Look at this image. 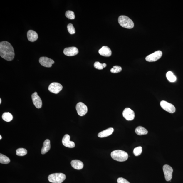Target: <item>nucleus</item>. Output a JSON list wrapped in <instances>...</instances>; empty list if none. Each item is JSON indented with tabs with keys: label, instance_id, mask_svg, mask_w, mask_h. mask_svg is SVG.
Returning a JSON list of instances; mask_svg holds the SVG:
<instances>
[{
	"label": "nucleus",
	"instance_id": "obj_1",
	"mask_svg": "<svg viewBox=\"0 0 183 183\" xmlns=\"http://www.w3.org/2000/svg\"><path fill=\"white\" fill-rule=\"evenodd\" d=\"M0 56L9 61H11L14 59L15 56L14 48L8 42L3 41L0 43Z\"/></svg>",
	"mask_w": 183,
	"mask_h": 183
},
{
	"label": "nucleus",
	"instance_id": "obj_2",
	"mask_svg": "<svg viewBox=\"0 0 183 183\" xmlns=\"http://www.w3.org/2000/svg\"><path fill=\"white\" fill-rule=\"evenodd\" d=\"M111 155L113 160L120 162H125L128 158V155L126 152L121 150L112 152Z\"/></svg>",
	"mask_w": 183,
	"mask_h": 183
},
{
	"label": "nucleus",
	"instance_id": "obj_3",
	"mask_svg": "<svg viewBox=\"0 0 183 183\" xmlns=\"http://www.w3.org/2000/svg\"><path fill=\"white\" fill-rule=\"evenodd\" d=\"M118 21L120 25L122 27L131 29L134 26V23L133 21L128 17L125 15H122L118 18Z\"/></svg>",
	"mask_w": 183,
	"mask_h": 183
},
{
	"label": "nucleus",
	"instance_id": "obj_4",
	"mask_svg": "<svg viewBox=\"0 0 183 183\" xmlns=\"http://www.w3.org/2000/svg\"><path fill=\"white\" fill-rule=\"evenodd\" d=\"M66 176L62 173L52 174L48 176V179L49 181L53 183H61L64 181Z\"/></svg>",
	"mask_w": 183,
	"mask_h": 183
},
{
	"label": "nucleus",
	"instance_id": "obj_5",
	"mask_svg": "<svg viewBox=\"0 0 183 183\" xmlns=\"http://www.w3.org/2000/svg\"><path fill=\"white\" fill-rule=\"evenodd\" d=\"M160 105L163 109L169 113H173L176 111L174 106L166 101L162 100L161 101Z\"/></svg>",
	"mask_w": 183,
	"mask_h": 183
},
{
	"label": "nucleus",
	"instance_id": "obj_6",
	"mask_svg": "<svg viewBox=\"0 0 183 183\" xmlns=\"http://www.w3.org/2000/svg\"><path fill=\"white\" fill-rule=\"evenodd\" d=\"M163 171L165 179L167 181H170L172 177L173 169L168 165H164L163 167Z\"/></svg>",
	"mask_w": 183,
	"mask_h": 183
},
{
	"label": "nucleus",
	"instance_id": "obj_7",
	"mask_svg": "<svg viewBox=\"0 0 183 183\" xmlns=\"http://www.w3.org/2000/svg\"><path fill=\"white\" fill-rule=\"evenodd\" d=\"M76 108L78 114L81 116H84L87 113L88 108L82 102L78 103L76 105Z\"/></svg>",
	"mask_w": 183,
	"mask_h": 183
},
{
	"label": "nucleus",
	"instance_id": "obj_8",
	"mask_svg": "<svg viewBox=\"0 0 183 183\" xmlns=\"http://www.w3.org/2000/svg\"><path fill=\"white\" fill-rule=\"evenodd\" d=\"M162 53L160 50L157 51L150 54L145 58V60L148 62H154L157 61L162 57Z\"/></svg>",
	"mask_w": 183,
	"mask_h": 183
},
{
	"label": "nucleus",
	"instance_id": "obj_9",
	"mask_svg": "<svg viewBox=\"0 0 183 183\" xmlns=\"http://www.w3.org/2000/svg\"><path fill=\"white\" fill-rule=\"evenodd\" d=\"M63 87L61 84L58 83H53L49 85L48 90L52 93L57 94L63 89Z\"/></svg>",
	"mask_w": 183,
	"mask_h": 183
},
{
	"label": "nucleus",
	"instance_id": "obj_10",
	"mask_svg": "<svg viewBox=\"0 0 183 183\" xmlns=\"http://www.w3.org/2000/svg\"><path fill=\"white\" fill-rule=\"evenodd\" d=\"M122 115L123 117L127 120H133L135 118V115L134 112L129 108H127L123 110Z\"/></svg>",
	"mask_w": 183,
	"mask_h": 183
},
{
	"label": "nucleus",
	"instance_id": "obj_11",
	"mask_svg": "<svg viewBox=\"0 0 183 183\" xmlns=\"http://www.w3.org/2000/svg\"><path fill=\"white\" fill-rule=\"evenodd\" d=\"M39 62L44 67L50 68L52 67V64L54 63V61L47 57H42L39 58Z\"/></svg>",
	"mask_w": 183,
	"mask_h": 183
},
{
	"label": "nucleus",
	"instance_id": "obj_12",
	"mask_svg": "<svg viewBox=\"0 0 183 183\" xmlns=\"http://www.w3.org/2000/svg\"><path fill=\"white\" fill-rule=\"evenodd\" d=\"M32 98L35 107L38 109L41 108L42 106V101L37 92H35L32 94Z\"/></svg>",
	"mask_w": 183,
	"mask_h": 183
},
{
	"label": "nucleus",
	"instance_id": "obj_13",
	"mask_svg": "<svg viewBox=\"0 0 183 183\" xmlns=\"http://www.w3.org/2000/svg\"><path fill=\"white\" fill-rule=\"evenodd\" d=\"M70 137L68 134H66L63 138L62 142L64 146L69 148H74L75 146V143L73 142L70 140Z\"/></svg>",
	"mask_w": 183,
	"mask_h": 183
},
{
	"label": "nucleus",
	"instance_id": "obj_14",
	"mask_svg": "<svg viewBox=\"0 0 183 183\" xmlns=\"http://www.w3.org/2000/svg\"><path fill=\"white\" fill-rule=\"evenodd\" d=\"M78 48L75 47L66 48L63 50V53L66 56H72L78 54Z\"/></svg>",
	"mask_w": 183,
	"mask_h": 183
},
{
	"label": "nucleus",
	"instance_id": "obj_15",
	"mask_svg": "<svg viewBox=\"0 0 183 183\" xmlns=\"http://www.w3.org/2000/svg\"><path fill=\"white\" fill-rule=\"evenodd\" d=\"M99 53L101 56L105 57H110L111 56L112 51L107 46H103L99 50Z\"/></svg>",
	"mask_w": 183,
	"mask_h": 183
},
{
	"label": "nucleus",
	"instance_id": "obj_16",
	"mask_svg": "<svg viewBox=\"0 0 183 183\" xmlns=\"http://www.w3.org/2000/svg\"><path fill=\"white\" fill-rule=\"evenodd\" d=\"M27 36L28 40L32 42L36 41L38 38V35L37 33L32 30L28 31Z\"/></svg>",
	"mask_w": 183,
	"mask_h": 183
},
{
	"label": "nucleus",
	"instance_id": "obj_17",
	"mask_svg": "<svg viewBox=\"0 0 183 183\" xmlns=\"http://www.w3.org/2000/svg\"><path fill=\"white\" fill-rule=\"evenodd\" d=\"M114 131V130L113 128H109L108 129L100 132L98 134V137L100 138L107 137L111 135L113 133Z\"/></svg>",
	"mask_w": 183,
	"mask_h": 183
},
{
	"label": "nucleus",
	"instance_id": "obj_18",
	"mask_svg": "<svg viewBox=\"0 0 183 183\" xmlns=\"http://www.w3.org/2000/svg\"><path fill=\"white\" fill-rule=\"evenodd\" d=\"M72 167L74 169L80 170L82 169L83 167V162L81 161L78 160H74L71 162Z\"/></svg>",
	"mask_w": 183,
	"mask_h": 183
},
{
	"label": "nucleus",
	"instance_id": "obj_19",
	"mask_svg": "<svg viewBox=\"0 0 183 183\" xmlns=\"http://www.w3.org/2000/svg\"><path fill=\"white\" fill-rule=\"evenodd\" d=\"M50 148V141L49 140L47 139L43 143V147L41 150V154H44L47 153L49 150Z\"/></svg>",
	"mask_w": 183,
	"mask_h": 183
},
{
	"label": "nucleus",
	"instance_id": "obj_20",
	"mask_svg": "<svg viewBox=\"0 0 183 183\" xmlns=\"http://www.w3.org/2000/svg\"><path fill=\"white\" fill-rule=\"evenodd\" d=\"M135 132L139 135H146L148 133L147 130L142 126H139L137 127L135 130Z\"/></svg>",
	"mask_w": 183,
	"mask_h": 183
},
{
	"label": "nucleus",
	"instance_id": "obj_21",
	"mask_svg": "<svg viewBox=\"0 0 183 183\" xmlns=\"http://www.w3.org/2000/svg\"><path fill=\"white\" fill-rule=\"evenodd\" d=\"M3 120L7 122H9L12 121L13 119V116L9 112H5L2 116Z\"/></svg>",
	"mask_w": 183,
	"mask_h": 183
},
{
	"label": "nucleus",
	"instance_id": "obj_22",
	"mask_svg": "<svg viewBox=\"0 0 183 183\" xmlns=\"http://www.w3.org/2000/svg\"><path fill=\"white\" fill-rule=\"evenodd\" d=\"M10 162V160L7 156L3 155V154H0V163L2 164H7Z\"/></svg>",
	"mask_w": 183,
	"mask_h": 183
},
{
	"label": "nucleus",
	"instance_id": "obj_23",
	"mask_svg": "<svg viewBox=\"0 0 183 183\" xmlns=\"http://www.w3.org/2000/svg\"><path fill=\"white\" fill-rule=\"evenodd\" d=\"M166 76L167 79L171 82H174L176 80V77L171 71H169L167 73Z\"/></svg>",
	"mask_w": 183,
	"mask_h": 183
},
{
	"label": "nucleus",
	"instance_id": "obj_24",
	"mask_svg": "<svg viewBox=\"0 0 183 183\" xmlns=\"http://www.w3.org/2000/svg\"><path fill=\"white\" fill-rule=\"evenodd\" d=\"M27 153V151L26 149L20 148L17 149L16 150V155L19 156H23Z\"/></svg>",
	"mask_w": 183,
	"mask_h": 183
},
{
	"label": "nucleus",
	"instance_id": "obj_25",
	"mask_svg": "<svg viewBox=\"0 0 183 183\" xmlns=\"http://www.w3.org/2000/svg\"><path fill=\"white\" fill-rule=\"evenodd\" d=\"M106 64L105 63H101L98 61L96 62L94 64V67L98 70H102L103 68L106 67Z\"/></svg>",
	"mask_w": 183,
	"mask_h": 183
},
{
	"label": "nucleus",
	"instance_id": "obj_26",
	"mask_svg": "<svg viewBox=\"0 0 183 183\" xmlns=\"http://www.w3.org/2000/svg\"><path fill=\"white\" fill-rule=\"evenodd\" d=\"M122 67L120 66H113L110 70L111 72L113 73H117L122 71Z\"/></svg>",
	"mask_w": 183,
	"mask_h": 183
},
{
	"label": "nucleus",
	"instance_id": "obj_27",
	"mask_svg": "<svg viewBox=\"0 0 183 183\" xmlns=\"http://www.w3.org/2000/svg\"><path fill=\"white\" fill-rule=\"evenodd\" d=\"M66 16L70 19H75L74 13L72 11L68 10L66 12Z\"/></svg>",
	"mask_w": 183,
	"mask_h": 183
},
{
	"label": "nucleus",
	"instance_id": "obj_28",
	"mask_svg": "<svg viewBox=\"0 0 183 183\" xmlns=\"http://www.w3.org/2000/svg\"><path fill=\"white\" fill-rule=\"evenodd\" d=\"M142 152V147H138L134 149L133 153L135 156H137L140 155Z\"/></svg>",
	"mask_w": 183,
	"mask_h": 183
},
{
	"label": "nucleus",
	"instance_id": "obj_29",
	"mask_svg": "<svg viewBox=\"0 0 183 183\" xmlns=\"http://www.w3.org/2000/svg\"><path fill=\"white\" fill-rule=\"evenodd\" d=\"M67 29L70 34H73L75 33V30L73 25L71 23L68 24L67 26Z\"/></svg>",
	"mask_w": 183,
	"mask_h": 183
},
{
	"label": "nucleus",
	"instance_id": "obj_30",
	"mask_svg": "<svg viewBox=\"0 0 183 183\" xmlns=\"http://www.w3.org/2000/svg\"><path fill=\"white\" fill-rule=\"evenodd\" d=\"M117 182L118 183H130L127 180L122 177L119 178Z\"/></svg>",
	"mask_w": 183,
	"mask_h": 183
},
{
	"label": "nucleus",
	"instance_id": "obj_31",
	"mask_svg": "<svg viewBox=\"0 0 183 183\" xmlns=\"http://www.w3.org/2000/svg\"><path fill=\"white\" fill-rule=\"evenodd\" d=\"M1 98H0V104H1Z\"/></svg>",
	"mask_w": 183,
	"mask_h": 183
},
{
	"label": "nucleus",
	"instance_id": "obj_32",
	"mask_svg": "<svg viewBox=\"0 0 183 183\" xmlns=\"http://www.w3.org/2000/svg\"><path fill=\"white\" fill-rule=\"evenodd\" d=\"M2 139V137L1 136V135H0V139L1 140Z\"/></svg>",
	"mask_w": 183,
	"mask_h": 183
}]
</instances>
